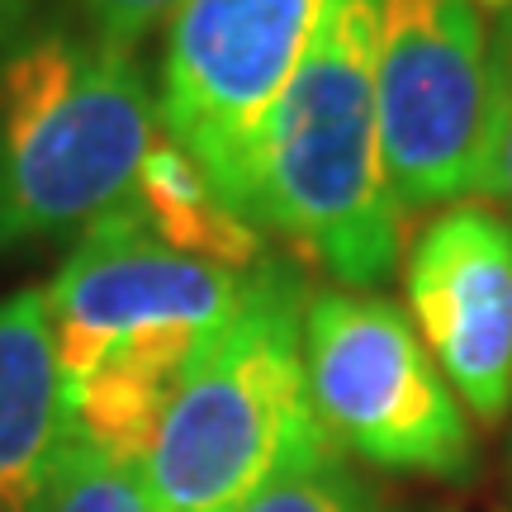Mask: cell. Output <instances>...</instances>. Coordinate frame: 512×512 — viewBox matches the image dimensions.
Here are the masks:
<instances>
[{
    "instance_id": "1",
    "label": "cell",
    "mask_w": 512,
    "mask_h": 512,
    "mask_svg": "<svg viewBox=\"0 0 512 512\" xmlns=\"http://www.w3.org/2000/svg\"><path fill=\"white\" fill-rule=\"evenodd\" d=\"M380 0H323L309 53L261 128L247 219L318 271L366 290L399 266L394 204L375 114Z\"/></svg>"
},
{
    "instance_id": "2",
    "label": "cell",
    "mask_w": 512,
    "mask_h": 512,
    "mask_svg": "<svg viewBox=\"0 0 512 512\" xmlns=\"http://www.w3.org/2000/svg\"><path fill=\"white\" fill-rule=\"evenodd\" d=\"M304 304V280L261 261L233 318L195 347L138 460L157 512H233L332 451L304 375Z\"/></svg>"
},
{
    "instance_id": "3",
    "label": "cell",
    "mask_w": 512,
    "mask_h": 512,
    "mask_svg": "<svg viewBox=\"0 0 512 512\" xmlns=\"http://www.w3.org/2000/svg\"><path fill=\"white\" fill-rule=\"evenodd\" d=\"M133 53L43 24L0 48V252L86 228L133 190L157 143Z\"/></svg>"
},
{
    "instance_id": "4",
    "label": "cell",
    "mask_w": 512,
    "mask_h": 512,
    "mask_svg": "<svg viewBox=\"0 0 512 512\" xmlns=\"http://www.w3.org/2000/svg\"><path fill=\"white\" fill-rule=\"evenodd\" d=\"M304 375L332 446L380 470L465 479L470 422L418 328L389 299L323 290L304 304Z\"/></svg>"
},
{
    "instance_id": "5",
    "label": "cell",
    "mask_w": 512,
    "mask_h": 512,
    "mask_svg": "<svg viewBox=\"0 0 512 512\" xmlns=\"http://www.w3.org/2000/svg\"><path fill=\"white\" fill-rule=\"evenodd\" d=\"M323 0H181L162 48L157 124L247 219L256 147L309 53Z\"/></svg>"
},
{
    "instance_id": "6",
    "label": "cell",
    "mask_w": 512,
    "mask_h": 512,
    "mask_svg": "<svg viewBox=\"0 0 512 512\" xmlns=\"http://www.w3.org/2000/svg\"><path fill=\"white\" fill-rule=\"evenodd\" d=\"M375 114L403 214L475 190L489 128V29L475 0H380Z\"/></svg>"
},
{
    "instance_id": "7",
    "label": "cell",
    "mask_w": 512,
    "mask_h": 512,
    "mask_svg": "<svg viewBox=\"0 0 512 512\" xmlns=\"http://www.w3.org/2000/svg\"><path fill=\"white\" fill-rule=\"evenodd\" d=\"M247 275L166 247L124 195L114 209L86 223L57 280L43 290L62 384L133 332H214L242 304Z\"/></svg>"
},
{
    "instance_id": "8",
    "label": "cell",
    "mask_w": 512,
    "mask_h": 512,
    "mask_svg": "<svg viewBox=\"0 0 512 512\" xmlns=\"http://www.w3.org/2000/svg\"><path fill=\"white\" fill-rule=\"evenodd\" d=\"M408 304L422 347L475 418L512 403V223L456 204L422 228L408 256Z\"/></svg>"
},
{
    "instance_id": "9",
    "label": "cell",
    "mask_w": 512,
    "mask_h": 512,
    "mask_svg": "<svg viewBox=\"0 0 512 512\" xmlns=\"http://www.w3.org/2000/svg\"><path fill=\"white\" fill-rule=\"evenodd\" d=\"M72 432L48 294L0 299V512H34L43 475Z\"/></svg>"
},
{
    "instance_id": "10",
    "label": "cell",
    "mask_w": 512,
    "mask_h": 512,
    "mask_svg": "<svg viewBox=\"0 0 512 512\" xmlns=\"http://www.w3.org/2000/svg\"><path fill=\"white\" fill-rule=\"evenodd\" d=\"M128 200L138 204L147 228L166 247H176L185 256L214 261V266L238 275L256 271L266 261L261 228L252 219H242L238 209L214 190V181L200 171V162L185 147L171 143L166 133H157V143L147 147Z\"/></svg>"
},
{
    "instance_id": "11",
    "label": "cell",
    "mask_w": 512,
    "mask_h": 512,
    "mask_svg": "<svg viewBox=\"0 0 512 512\" xmlns=\"http://www.w3.org/2000/svg\"><path fill=\"white\" fill-rule=\"evenodd\" d=\"M34 512H157V503L138 465L67 432L43 475Z\"/></svg>"
},
{
    "instance_id": "12",
    "label": "cell",
    "mask_w": 512,
    "mask_h": 512,
    "mask_svg": "<svg viewBox=\"0 0 512 512\" xmlns=\"http://www.w3.org/2000/svg\"><path fill=\"white\" fill-rule=\"evenodd\" d=\"M233 512H375V508H370V494L337 460V451H328V456L309 460V465H294L285 475H275L266 489H256Z\"/></svg>"
},
{
    "instance_id": "13",
    "label": "cell",
    "mask_w": 512,
    "mask_h": 512,
    "mask_svg": "<svg viewBox=\"0 0 512 512\" xmlns=\"http://www.w3.org/2000/svg\"><path fill=\"white\" fill-rule=\"evenodd\" d=\"M475 190L512 204V5H503V19L489 34V128Z\"/></svg>"
},
{
    "instance_id": "14",
    "label": "cell",
    "mask_w": 512,
    "mask_h": 512,
    "mask_svg": "<svg viewBox=\"0 0 512 512\" xmlns=\"http://www.w3.org/2000/svg\"><path fill=\"white\" fill-rule=\"evenodd\" d=\"M181 0H76V10L86 19V34L110 43L119 53H133L162 19L176 15Z\"/></svg>"
},
{
    "instance_id": "15",
    "label": "cell",
    "mask_w": 512,
    "mask_h": 512,
    "mask_svg": "<svg viewBox=\"0 0 512 512\" xmlns=\"http://www.w3.org/2000/svg\"><path fill=\"white\" fill-rule=\"evenodd\" d=\"M34 5L38 0H0V48L24 34V24H29V15H34Z\"/></svg>"
},
{
    "instance_id": "16",
    "label": "cell",
    "mask_w": 512,
    "mask_h": 512,
    "mask_svg": "<svg viewBox=\"0 0 512 512\" xmlns=\"http://www.w3.org/2000/svg\"><path fill=\"white\" fill-rule=\"evenodd\" d=\"M479 5H498V10H503V5H512V0H479Z\"/></svg>"
}]
</instances>
